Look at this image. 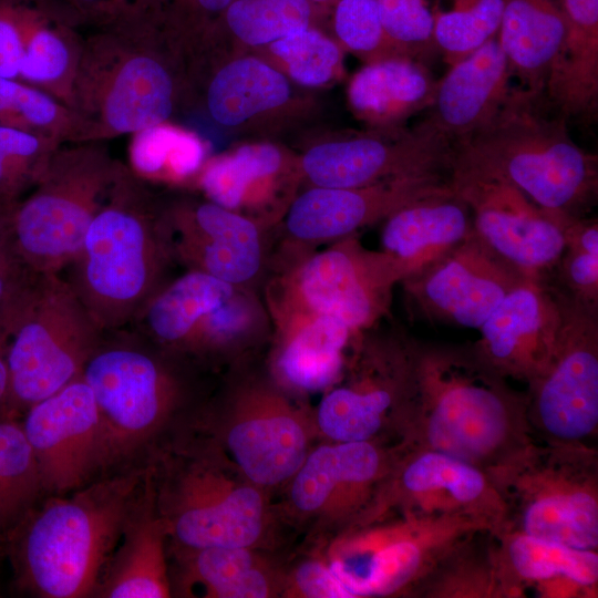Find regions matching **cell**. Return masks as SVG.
<instances>
[{"label":"cell","mask_w":598,"mask_h":598,"mask_svg":"<svg viewBox=\"0 0 598 598\" xmlns=\"http://www.w3.org/2000/svg\"><path fill=\"white\" fill-rule=\"evenodd\" d=\"M103 333L62 274L38 272L13 319L0 417L24 414L79 378Z\"/></svg>","instance_id":"9"},{"label":"cell","mask_w":598,"mask_h":598,"mask_svg":"<svg viewBox=\"0 0 598 598\" xmlns=\"http://www.w3.org/2000/svg\"><path fill=\"white\" fill-rule=\"evenodd\" d=\"M11 215L0 213V226L10 224Z\"/></svg>","instance_id":"56"},{"label":"cell","mask_w":598,"mask_h":598,"mask_svg":"<svg viewBox=\"0 0 598 598\" xmlns=\"http://www.w3.org/2000/svg\"><path fill=\"white\" fill-rule=\"evenodd\" d=\"M230 2L161 0L156 23L193 73L219 45L224 14Z\"/></svg>","instance_id":"43"},{"label":"cell","mask_w":598,"mask_h":598,"mask_svg":"<svg viewBox=\"0 0 598 598\" xmlns=\"http://www.w3.org/2000/svg\"><path fill=\"white\" fill-rule=\"evenodd\" d=\"M375 1L384 29L402 55L426 63L439 53L434 13L425 0Z\"/></svg>","instance_id":"49"},{"label":"cell","mask_w":598,"mask_h":598,"mask_svg":"<svg viewBox=\"0 0 598 598\" xmlns=\"http://www.w3.org/2000/svg\"><path fill=\"white\" fill-rule=\"evenodd\" d=\"M280 592L297 598H348L326 558H310L299 564L281 579Z\"/></svg>","instance_id":"51"},{"label":"cell","mask_w":598,"mask_h":598,"mask_svg":"<svg viewBox=\"0 0 598 598\" xmlns=\"http://www.w3.org/2000/svg\"><path fill=\"white\" fill-rule=\"evenodd\" d=\"M524 281L493 258L472 233L455 250L401 283L424 319L478 329Z\"/></svg>","instance_id":"23"},{"label":"cell","mask_w":598,"mask_h":598,"mask_svg":"<svg viewBox=\"0 0 598 598\" xmlns=\"http://www.w3.org/2000/svg\"><path fill=\"white\" fill-rule=\"evenodd\" d=\"M62 1L66 2V0H62ZM66 3H68V2H66ZM68 4H69V3H68Z\"/></svg>","instance_id":"58"},{"label":"cell","mask_w":598,"mask_h":598,"mask_svg":"<svg viewBox=\"0 0 598 598\" xmlns=\"http://www.w3.org/2000/svg\"><path fill=\"white\" fill-rule=\"evenodd\" d=\"M271 337L272 322L264 299L252 288L238 287L198 321L179 355L234 357Z\"/></svg>","instance_id":"38"},{"label":"cell","mask_w":598,"mask_h":598,"mask_svg":"<svg viewBox=\"0 0 598 598\" xmlns=\"http://www.w3.org/2000/svg\"><path fill=\"white\" fill-rule=\"evenodd\" d=\"M545 94L513 86L496 115L455 144L453 162L497 177L539 207L585 217L598 196V157L578 146Z\"/></svg>","instance_id":"5"},{"label":"cell","mask_w":598,"mask_h":598,"mask_svg":"<svg viewBox=\"0 0 598 598\" xmlns=\"http://www.w3.org/2000/svg\"><path fill=\"white\" fill-rule=\"evenodd\" d=\"M389 511L464 519L495 535L505 525L504 502L485 470L444 453L406 446L377 517Z\"/></svg>","instance_id":"18"},{"label":"cell","mask_w":598,"mask_h":598,"mask_svg":"<svg viewBox=\"0 0 598 598\" xmlns=\"http://www.w3.org/2000/svg\"><path fill=\"white\" fill-rule=\"evenodd\" d=\"M182 587L203 589L207 598H266L281 591L276 577L255 551L246 547L179 549Z\"/></svg>","instance_id":"36"},{"label":"cell","mask_w":598,"mask_h":598,"mask_svg":"<svg viewBox=\"0 0 598 598\" xmlns=\"http://www.w3.org/2000/svg\"><path fill=\"white\" fill-rule=\"evenodd\" d=\"M503 598H597L598 553L517 532L496 535Z\"/></svg>","instance_id":"25"},{"label":"cell","mask_w":598,"mask_h":598,"mask_svg":"<svg viewBox=\"0 0 598 598\" xmlns=\"http://www.w3.org/2000/svg\"><path fill=\"white\" fill-rule=\"evenodd\" d=\"M10 224L0 226V240L4 237V235L9 231Z\"/></svg>","instance_id":"57"},{"label":"cell","mask_w":598,"mask_h":598,"mask_svg":"<svg viewBox=\"0 0 598 598\" xmlns=\"http://www.w3.org/2000/svg\"><path fill=\"white\" fill-rule=\"evenodd\" d=\"M147 477L125 472L34 506L6 535L17 585L45 598L94 595Z\"/></svg>","instance_id":"4"},{"label":"cell","mask_w":598,"mask_h":598,"mask_svg":"<svg viewBox=\"0 0 598 598\" xmlns=\"http://www.w3.org/2000/svg\"><path fill=\"white\" fill-rule=\"evenodd\" d=\"M560 308L547 281H524L513 288L478 328L473 343L506 379L527 386L545 371L560 327Z\"/></svg>","instance_id":"24"},{"label":"cell","mask_w":598,"mask_h":598,"mask_svg":"<svg viewBox=\"0 0 598 598\" xmlns=\"http://www.w3.org/2000/svg\"><path fill=\"white\" fill-rule=\"evenodd\" d=\"M550 286L559 302L560 327L545 371L527 386L528 423L538 441L596 446L598 308Z\"/></svg>","instance_id":"14"},{"label":"cell","mask_w":598,"mask_h":598,"mask_svg":"<svg viewBox=\"0 0 598 598\" xmlns=\"http://www.w3.org/2000/svg\"><path fill=\"white\" fill-rule=\"evenodd\" d=\"M209 116L226 128L246 130L300 111L292 83L281 71L256 55L215 59L199 71Z\"/></svg>","instance_id":"26"},{"label":"cell","mask_w":598,"mask_h":598,"mask_svg":"<svg viewBox=\"0 0 598 598\" xmlns=\"http://www.w3.org/2000/svg\"><path fill=\"white\" fill-rule=\"evenodd\" d=\"M177 357L132 328L103 333L81 373L97 408L101 468L137 455L182 404Z\"/></svg>","instance_id":"6"},{"label":"cell","mask_w":598,"mask_h":598,"mask_svg":"<svg viewBox=\"0 0 598 598\" xmlns=\"http://www.w3.org/2000/svg\"><path fill=\"white\" fill-rule=\"evenodd\" d=\"M415 597L503 598L496 535L481 530L460 543L424 579Z\"/></svg>","instance_id":"39"},{"label":"cell","mask_w":598,"mask_h":598,"mask_svg":"<svg viewBox=\"0 0 598 598\" xmlns=\"http://www.w3.org/2000/svg\"><path fill=\"white\" fill-rule=\"evenodd\" d=\"M84 27L68 3L38 0L28 24L18 80L68 106L82 53Z\"/></svg>","instance_id":"33"},{"label":"cell","mask_w":598,"mask_h":598,"mask_svg":"<svg viewBox=\"0 0 598 598\" xmlns=\"http://www.w3.org/2000/svg\"><path fill=\"white\" fill-rule=\"evenodd\" d=\"M85 27L144 18L156 19L161 0H66Z\"/></svg>","instance_id":"52"},{"label":"cell","mask_w":598,"mask_h":598,"mask_svg":"<svg viewBox=\"0 0 598 598\" xmlns=\"http://www.w3.org/2000/svg\"><path fill=\"white\" fill-rule=\"evenodd\" d=\"M455 145L427 118L316 143L299 155L308 187L353 188L404 177L448 175Z\"/></svg>","instance_id":"16"},{"label":"cell","mask_w":598,"mask_h":598,"mask_svg":"<svg viewBox=\"0 0 598 598\" xmlns=\"http://www.w3.org/2000/svg\"><path fill=\"white\" fill-rule=\"evenodd\" d=\"M439 80L426 63L394 56L364 64L348 85L353 115L370 128H398L434 101Z\"/></svg>","instance_id":"32"},{"label":"cell","mask_w":598,"mask_h":598,"mask_svg":"<svg viewBox=\"0 0 598 598\" xmlns=\"http://www.w3.org/2000/svg\"><path fill=\"white\" fill-rule=\"evenodd\" d=\"M258 50L264 60L301 86H326L343 73V49L317 27L296 31Z\"/></svg>","instance_id":"42"},{"label":"cell","mask_w":598,"mask_h":598,"mask_svg":"<svg viewBox=\"0 0 598 598\" xmlns=\"http://www.w3.org/2000/svg\"><path fill=\"white\" fill-rule=\"evenodd\" d=\"M301 184L299 155L261 141L209 156L193 188L267 230L282 220Z\"/></svg>","instance_id":"22"},{"label":"cell","mask_w":598,"mask_h":598,"mask_svg":"<svg viewBox=\"0 0 598 598\" xmlns=\"http://www.w3.org/2000/svg\"><path fill=\"white\" fill-rule=\"evenodd\" d=\"M513 78L497 37L450 66L426 116L454 145L484 127L511 93Z\"/></svg>","instance_id":"28"},{"label":"cell","mask_w":598,"mask_h":598,"mask_svg":"<svg viewBox=\"0 0 598 598\" xmlns=\"http://www.w3.org/2000/svg\"><path fill=\"white\" fill-rule=\"evenodd\" d=\"M486 472L505 505L502 532L597 550L596 446L534 440Z\"/></svg>","instance_id":"7"},{"label":"cell","mask_w":598,"mask_h":598,"mask_svg":"<svg viewBox=\"0 0 598 598\" xmlns=\"http://www.w3.org/2000/svg\"><path fill=\"white\" fill-rule=\"evenodd\" d=\"M11 337V320L4 308L0 309V413L9 391L8 349Z\"/></svg>","instance_id":"54"},{"label":"cell","mask_w":598,"mask_h":598,"mask_svg":"<svg viewBox=\"0 0 598 598\" xmlns=\"http://www.w3.org/2000/svg\"><path fill=\"white\" fill-rule=\"evenodd\" d=\"M448 183V175L431 174L353 188L308 187L297 194L281 220L288 249L295 248L287 254L308 252L318 244L355 235Z\"/></svg>","instance_id":"20"},{"label":"cell","mask_w":598,"mask_h":598,"mask_svg":"<svg viewBox=\"0 0 598 598\" xmlns=\"http://www.w3.org/2000/svg\"><path fill=\"white\" fill-rule=\"evenodd\" d=\"M573 299L598 308V221L574 218L566 229V244L547 280Z\"/></svg>","instance_id":"47"},{"label":"cell","mask_w":598,"mask_h":598,"mask_svg":"<svg viewBox=\"0 0 598 598\" xmlns=\"http://www.w3.org/2000/svg\"><path fill=\"white\" fill-rule=\"evenodd\" d=\"M166 213L177 264L252 288L266 265L265 228L207 199H167Z\"/></svg>","instance_id":"21"},{"label":"cell","mask_w":598,"mask_h":598,"mask_svg":"<svg viewBox=\"0 0 598 598\" xmlns=\"http://www.w3.org/2000/svg\"><path fill=\"white\" fill-rule=\"evenodd\" d=\"M398 283L401 276L392 259L350 235L322 250L285 259L267 283L264 301L272 323L324 315L359 333L389 315Z\"/></svg>","instance_id":"10"},{"label":"cell","mask_w":598,"mask_h":598,"mask_svg":"<svg viewBox=\"0 0 598 598\" xmlns=\"http://www.w3.org/2000/svg\"><path fill=\"white\" fill-rule=\"evenodd\" d=\"M167 538L148 475L144 494L125 525L120 547L104 569L95 595L107 598L169 597Z\"/></svg>","instance_id":"30"},{"label":"cell","mask_w":598,"mask_h":598,"mask_svg":"<svg viewBox=\"0 0 598 598\" xmlns=\"http://www.w3.org/2000/svg\"><path fill=\"white\" fill-rule=\"evenodd\" d=\"M332 7L336 41L343 51L364 64L404 56L389 38L375 0H338Z\"/></svg>","instance_id":"48"},{"label":"cell","mask_w":598,"mask_h":598,"mask_svg":"<svg viewBox=\"0 0 598 598\" xmlns=\"http://www.w3.org/2000/svg\"><path fill=\"white\" fill-rule=\"evenodd\" d=\"M38 0H0V78H19L28 24Z\"/></svg>","instance_id":"50"},{"label":"cell","mask_w":598,"mask_h":598,"mask_svg":"<svg viewBox=\"0 0 598 598\" xmlns=\"http://www.w3.org/2000/svg\"><path fill=\"white\" fill-rule=\"evenodd\" d=\"M481 530L487 529L464 519L417 517L389 511L341 530L324 558L348 598L415 597L437 564Z\"/></svg>","instance_id":"11"},{"label":"cell","mask_w":598,"mask_h":598,"mask_svg":"<svg viewBox=\"0 0 598 598\" xmlns=\"http://www.w3.org/2000/svg\"><path fill=\"white\" fill-rule=\"evenodd\" d=\"M166 200L124 164L63 276L103 331L132 326L176 262Z\"/></svg>","instance_id":"3"},{"label":"cell","mask_w":598,"mask_h":598,"mask_svg":"<svg viewBox=\"0 0 598 598\" xmlns=\"http://www.w3.org/2000/svg\"><path fill=\"white\" fill-rule=\"evenodd\" d=\"M70 102L74 143L171 121L194 93L189 65L151 19L89 27Z\"/></svg>","instance_id":"2"},{"label":"cell","mask_w":598,"mask_h":598,"mask_svg":"<svg viewBox=\"0 0 598 598\" xmlns=\"http://www.w3.org/2000/svg\"><path fill=\"white\" fill-rule=\"evenodd\" d=\"M505 0H454L451 10L434 13V41L448 66L497 37Z\"/></svg>","instance_id":"45"},{"label":"cell","mask_w":598,"mask_h":598,"mask_svg":"<svg viewBox=\"0 0 598 598\" xmlns=\"http://www.w3.org/2000/svg\"><path fill=\"white\" fill-rule=\"evenodd\" d=\"M62 144L0 125V213L11 215Z\"/></svg>","instance_id":"46"},{"label":"cell","mask_w":598,"mask_h":598,"mask_svg":"<svg viewBox=\"0 0 598 598\" xmlns=\"http://www.w3.org/2000/svg\"><path fill=\"white\" fill-rule=\"evenodd\" d=\"M354 333L342 320L324 315L272 323L271 373L285 391H326L341 378Z\"/></svg>","instance_id":"29"},{"label":"cell","mask_w":598,"mask_h":598,"mask_svg":"<svg viewBox=\"0 0 598 598\" xmlns=\"http://www.w3.org/2000/svg\"><path fill=\"white\" fill-rule=\"evenodd\" d=\"M312 4L320 9H324L326 7H332L338 0H309Z\"/></svg>","instance_id":"55"},{"label":"cell","mask_w":598,"mask_h":598,"mask_svg":"<svg viewBox=\"0 0 598 598\" xmlns=\"http://www.w3.org/2000/svg\"><path fill=\"white\" fill-rule=\"evenodd\" d=\"M0 125L60 144L76 137L73 114L64 103L17 79L0 78Z\"/></svg>","instance_id":"44"},{"label":"cell","mask_w":598,"mask_h":598,"mask_svg":"<svg viewBox=\"0 0 598 598\" xmlns=\"http://www.w3.org/2000/svg\"><path fill=\"white\" fill-rule=\"evenodd\" d=\"M412 340L379 323L357 333L339 381L326 390L315 425L330 442H402L412 388Z\"/></svg>","instance_id":"12"},{"label":"cell","mask_w":598,"mask_h":598,"mask_svg":"<svg viewBox=\"0 0 598 598\" xmlns=\"http://www.w3.org/2000/svg\"><path fill=\"white\" fill-rule=\"evenodd\" d=\"M38 463L43 492L69 494L101 471L100 421L80 375L33 404L21 424Z\"/></svg>","instance_id":"19"},{"label":"cell","mask_w":598,"mask_h":598,"mask_svg":"<svg viewBox=\"0 0 598 598\" xmlns=\"http://www.w3.org/2000/svg\"><path fill=\"white\" fill-rule=\"evenodd\" d=\"M35 274L17 251L8 231L0 240V308L13 299Z\"/></svg>","instance_id":"53"},{"label":"cell","mask_w":598,"mask_h":598,"mask_svg":"<svg viewBox=\"0 0 598 598\" xmlns=\"http://www.w3.org/2000/svg\"><path fill=\"white\" fill-rule=\"evenodd\" d=\"M131 135L126 165L150 185L193 188L210 156V147L200 135L171 121Z\"/></svg>","instance_id":"37"},{"label":"cell","mask_w":598,"mask_h":598,"mask_svg":"<svg viewBox=\"0 0 598 598\" xmlns=\"http://www.w3.org/2000/svg\"><path fill=\"white\" fill-rule=\"evenodd\" d=\"M564 34L563 0H505L497 39L520 87L545 94Z\"/></svg>","instance_id":"34"},{"label":"cell","mask_w":598,"mask_h":598,"mask_svg":"<svg viewBox=\"0 0 598 598\" xmlns=\"http://www.w3.org/2000/svg\"><path fill=\"white\" fill-rule=\"evenodd\" d=\"M383 221L380 250L394 262L401 282L455 250L473 233L472 212L450 183Z\"/></svg>","instance_id":"27"},{"label":"cell","mask_w":598,"mask_h":598,"mask_svg":"<svg viewBox=\"0 0 598 598\" xmlns=\"http://www.w3.org/2000/svg\"><path fill=\"white\" fill-rule=\"evenodd\" d=\"M320 8L309 0H231L225 11L218 50L228 40L261 49L296 31L316 27Z\"/></svg>","instance_id":"40"},{"label":"cell","mask_w":598,"mask_h":598,"mask_svg":"<svg viewBox=\"0 0 598 598\" xmlns=\"http://www.w3.org/2000/svg\"><path fill=\"white\" fill-rule=\"evenodd\" d=\"M565 34L545 96L567 120L591 124L598 113V0H563Z\"/></svg>","instance_id":"31"},{"label":"cell","mask_w":598,"mask_h":598,"mask_svg":"<svg viewBox=\"0 0 598 598\" xmlns=\"http://www.w3.org/2000/svg\"><path fill=\"white\" fill-rule=\"evenodd\" d=\"M42 492L38 463L21 423L0 417V536L24 518Z\"/></svg>","instance_id":"41"},{"label":"cell","mask_w":598,"mask_h":598,"mask_svg":"<svg viewBox=\"0 0 598 598\" xmlns=\"http://www.w3.org/2000/svg\"><path fill=\"white\" fill-rule=\"evenodd\" d=\"M527 405V392L515 390L474 344L412 340L406 447L487 471L536 440Z\"/></svg>","instance_id":"1"},{"label":"cell","mask_w":598,"mask_h":598,"mask_svg":"<svg viewBox=\"0 0 598 598\" xmlns=\"http://www.w3.org/2000/svg\"><path fill=\"white\" fill-rule=\"evenodd\" d=\"M237 288L208 274L187 270L156 292L130 328L179 355L198 321Z\"/></svg>","instance_id":"35"},{"label":"cell","mask_w":598,"mask_h":598,"mask_svg":"<svg viewBox=\"0 0 598 598\" xmlns=\"http://www.w3.org/2000/svg\"><path fill=\"white\" fill-rule=\"evenodd\" d=\"M124 163L103 141L65 143L10 218V238L39 274H60L74 259L86 230Z\"/></svg>","instance_id":"8"},{"label":"cell","mask_w":598,"mask_h":598,"mask_svg":"<svg viewBox=\"0 0 598 598\" xmlns=\"http://www.w3.org/2000/svg\"><path fill=\"white\" fill-rule=\"evenodd\" d=\"M451 187L466 202L473 236L499 264L523 280L547 281L574 218L535 204L508 183L453 162Z\"/></svg>","instance_id":"15"},{"label":"cell","mask_w":598,"mask_h":598,"mask_svg":"<svg viewBox=\"0 0 598 598\" xmlns=\"http://www.w3.org/2000/svg\"><path fill=\"white\" fill-rule=\"evenodd\" d=\"M312 423L275 381H247L230 395L223 439L240 474L266 489L287 484L303 463Z\"/></svg>","instance_id":"17"},{"label":"cell","mask_w":598,"mask_h":598,"mask_svg":"<svg viewBox=\"0 0 598 598\" xmlns=\"http://www.w3.org/2000/svg\"><path fill=\"white\" fill-rule=\"evenodd\" d=\"M171 466L155 505L178 549L256 548L269 525L264 488L210 456H186Z\"/></svg>","instance_id":"13"}]
</instances>
